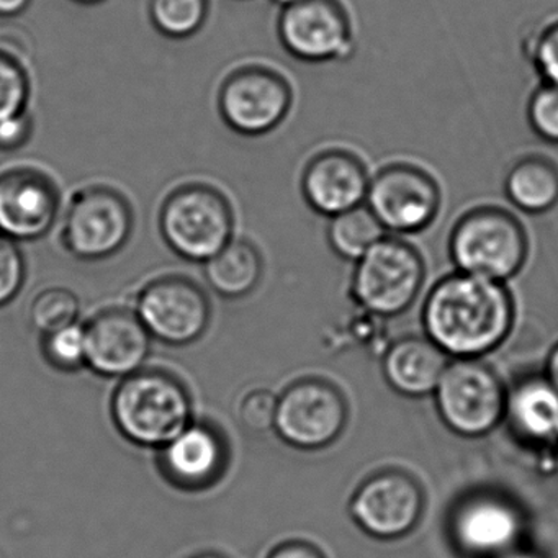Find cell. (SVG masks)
I'll list each match as a JSON object with an SVG mask.
<instances>
[{"instance_id":"cell-23","label":"cell","mask_w":558,"mask_h":558,"mask_svg":"<svg viewBox=\"0 0 558 558\" xmlns=\"http://www.w3.org/2000/svg\"><path fill=\"white\" fill-rule=\"evenodd\" d=\"M328 220L326 240L329 247L336 256L352 264L388 234L367 205L352 208Z\"/></svg>"},{"instance_id":"cell-38","label":"cell","mask_w":558,"mask_h":558,"mask_svg":"<svg viewBox=\"0 0 558 558\" xmlns=\"http://www.w3.org/2000/svg\"><path fill=\"white\" fill-rule=\"evenodd\" d=\"M191 558H225V557H221V555H218V554H198V555H194V557H191Z\"/></svg>"},{"instance_id":"cell-28","label":"cell","mask_w":558,"mask_h":558,"mask_svg":"<svg viewBox=\"0 0 558 558\" xmlns=\"http://www.w3.org/2000/svg\"><path fill=\"white\" fill-rule=\"evenodd\" d=\"M44 352L60 371H74L87 361L86 326L73 325L45 336Z\"/></svg>"},{"instance_id":"cell-19","label":"cell","mask_w":558,"mask_h":558,"mask_svg":"<svg viewBox=\"0 0 558 558\" xmlns=\"http://www.w3.org/2000/svg\"><path fill=\"white\" fill-rule=\"evenodd\" d=\"M446 367V352L429 338L401 339L388 349L384 361L388 381L407 395L436 390Z\"/></svg>"},{"instance_id":"cell-37","label":"cell","mask_w":558,"mask_h":558,"mask_svg":"<svg viewBox=\"0 0 558 558\" xmlns=\"http://www.w3.org/2000/svg\"><path fill=\"white\" fill-rule=\"evenodd\" d=\"M73 2H76V4L81 5H96L102 4V2H106V0H73Z\"/></svg>"},{"instance_id":"cell-4","label":"cell","mask_w":558,"mask_h":558,"mask_svg":"<svg viewBox=\"0 0 558 558\" xmlns=\"http://www.w3.org/2000/svg\"><path fill=\"white\" fill-rule=\"evenodd\" d=\"M352 266V299L377 316H398L410 310L427 279L421 251L395 234H387Z\"/></svg>"},{"instance_id":"cell-21","label":"cell","mask_w":558,"mask_h":558,"mask_svg":"<svg viewBox=\"0 0 558 558\" xmlns=\"http://www.w3.org/2000/svg\"><path fill=\"white\" fill-rule=\"evenodd\" d=\"M519 522L514 511L505 502L492 498L475 499L460 509L456 534L460 544L478 554L505 550L515 535Z\"/></svg>"},{"instance_id":"cell-25","label":"cell","mask_w":558,"mask_h":558,"mask_svg":"<svg viewBox=\"0 0 558 558\" xmlns=\"http://www.w3.org/2000/svg\"><path fill=\"white\" fill-rule=\"evenodd\" d=\"M31 323L40 335L47 336L77 322L80 300L63 287L44 290L31 305Z\"/></svg>"},{"instance_id":"cell-6","label":"cell","mask_w":558,"mask_h":558,"mask_svg":"<svg viewBox=\"0 0 558 558\" xmlns=\"http://www.w3.org/2000/svg\"><path fill=\"white\" fill-rule=\"evenodd\" d=\"M442 204L440 182L426 166L395 159L372 172L365 205L388 234L424 233L436 223Z\"/></svg>"},{"instance_id":"cell-10","label":"cell","mask_w":558,"mask_h":558,"mask_svg":"<svg viewBox=\"0 0 558 558\" xmlns=\"http://www.w3.org/2000/svg\"><path fill=\"white\" fill-rule=\"evenodd\" d=\"M210 300L198 283L166 276L143 287L136 315L153 338L171 345L197 341L210 323Z\"/></svg>"},{"instance_id":"cell-32","label":"cell","mask_w":558,"mask_h":558,"mask_svg":"<svg viewBox=\"0 0 558 558\" xmlns=\"http://www.w3.org/2000/svg\"><path fill=\"white\" fill-rule=\"evenodd\" d=\"M34 133V117L28 110L0 122V153L24 148Z\"/></svg>"},{"instance_id":"cell-17","label":"cell","mask_w":558,"mask_h":558,"mask_svg":"<svg viewBox=\"0 0 558 558\" xmlns=\"http://www.w3.org/2000/svg\"><path fill=\"white\" fill-rule=\"evenodd\" d=\"M223 444L210 427L189 424L161 452V470L179 488L210 485L223 465Z\"/></svg>"},{"instance_id":"cell-2","label":"cell","mask_w":558,"mask_h":558,"mask_svg":"<svg viewBox=\"0 0 558 558\" xmlns=\"http://www.w3.org/2000/svg\"><path fill=\"white\" fill-rule=\"evenodd\" d=\"M447 254L460 272L509 283L527 264L531 238L524 221L511 208L478 204L453 221Z\"/></svg>"},{"instance_id":"cell-27","label":"cell","mask_w":558,"mask_h":558,"mask_svg":"<svg viewBox=\"0 0 558 558\" xmlns=\"http://www.w3.org/2000/svg\"><path fill=\"white\" fill-rule=\"evenodd\" d=\"M525 119L541 142L558 146V86L538 83L525 104Z\"/></svg>"},{"instance_id":"cell-20","label":"cell","mask_w":558,"mask_h":558,"mask_svg":"<svg viewBox=\"0 0 558 558\" xmlns=\"http://www.w3.org/2000/svg\"><path fill=\"white\" fill-rule=\"evenodd\" d=\"M204 266L205 279L211 290L230 300L253 293L263 282L266 269L259 246L246 238L236 236Z\"/></svg>"},{"instance_id":"cell-36","label":"cell","mask_w":558,"mask_h":558,"mask_svg":"<svg viewBox=\"0 0 558 558\" xmlns=\"http://www.w3.org/2000/svg\"><path fill=\"white\" fill-rule=\"evenodd\" d=\"M274 5H277L279 9L289 8V5L296 4L300 0H270Z\"/></svg>"},{"instance_id":"cell-1","label":"cell","mask_w":558,"mask_h":558,"mask_svg":"<svg viewBox=\"0 0 558 558\" xmlns=\"http://www.w3.org/2000/svg\"><path fill=\"white\" fill-rule=\"evenodd\" d=\"M421 316L427 338L446 354L476 357L511 331L514 295L508 283L453 269L427 290Z\"/></svg>"},{"instance_id":"cell-34","label":"cell","mask_w":558,"mask_h":558,"mask_svg":"<svg viewBox=\"0 0 558 558\" xmlns=\"http://www.w3.org/2000/svg\"><path fill=\"white\" fill-rule=\"evenodd\" d=\"M32 0H0V19H12L24 14Z\"/></svg>"},{"instance_id":"cell-3","label":"cell","mask_w":558,"mask_h":558,"mask_svg":"<svg viewBox=\"0 0 558 558\" xmlns=\"http://www.w3.org/2000/svg\"><path fill=\"white\" fill-rule=\"evenodd\" d=\"M112 414L120 433L133 444L165 447L191 424V397L174 375L146 368L120 381Z\"/></svg>"},{"instance_id":"cell-15","label":"cell","mask_w":558,"mask_h":558,"mask_svg":"<svg viewBox=\"0 0 558 558\" xmlns=\"http://www.w3.org/2000/svg\"><path fill=\"white\" fill-rule=\"evenodd\" d=\"M89 367L104 377H126L142 368L149 354L151 335L136 312L110 308L86 325Z\"/></svg>"},{"instance_id":"cell-7","label":"cell","mask_w":558,"mask_h":558,"mask_svg":"<svg viewBox=\"0 0 558 558\" xmlns=\"http://www.w3.org/2000/svg\"><path fill=\"white\" fill-rule=\"evenodd\" d=\"M295 90L289 77L267 64H246L225 77L218 93L221 119L243 136H266L289 120Z\"/></svg>"},{"instance_id":"cell-31","label":"cell","mask_w":558,"mask_h":558,"mask_svg":"<svg viewBox=\"0 0 558 558\" xmlns=\"http://www.w3.org/2000/svg\"><path fill=\"white\" fill-rule=\"evenodd\" d=\"M279 400L269 390H254L240 404V421L253 433H267L276 426Z\"/></svg>"},{"instance_id":"cell-18","label":"cell","mask_w":558,"mask_h":558,"mask_svg":"<svg viewBox=\"0 0 558 558\" xmlns=\"http://www.w3.org/2000/svg\"><path fill=\"white\" fill-rule=\"evenodd\" d=\"M502 192L512 210L542 217L558 207V161L542 153L519 156L506 169Z\"/></svg>"},{"instance_id":"cell-11","label":"cell","mask_w":558,"mask_h":558,"mask_svg":"<svg viewBox=\"0 0 558 558\" xmlns=\"http://www.w3.org/2000/svg\"><path fill=\"white\" fill-rule=\"evenodd\" d=\"M436 395L444 421L463 436L488 433L505 407L498 378L485 365L470 359L447 365Z\"/></svg>"},{"instance_id":"cell-29","label":"cell","mask_w":558,"mask_h":558,"mask_svg":"<svg viewBox=\"0 0 558 558\" xmlns=\"http://www.w3.org/2000/svg\"><path fill=\"white\" fill-rule=\"evenodd\" d=\"M31 81L27 71L11 54L0 51V122L27 110Z\"/></svg>"},{"instance_id":"cell-39","label":"cell","mask_w":558,"mask_h":558,"mask_svg":"<svg viewBox=\"0 0 558 558\" xmlns=\"http://www.w3.org/2000/svg\"><path fill=\"white\" fill-rule=\"evenodd\" d=\"M508 558H535V557H532V555H527V554H512V555H509Z\"/></svg>"},{"instance_id":"cell-5","label":"cell","mask_w":558,"mask_h":558,"mask_svg":"<svg viewBox=\"0 0 558 558\" xmlns=\"http://www.w3.org/2000/svg\"><path fill=\"white\" fill-rule=\"evenodd\" d=\"M172 251L192 263H207L234 238L233 205L208 184H187L166 198L159 217Z\"/></svg>"},{"instance_id":"cell-9","label":"cell","mask_w":558,"mask_h":558,"mask_svg":"<svg viewBox=\"0 0 558 558\" xmlns=\"http://www.w3.org/2000/svg\"><path fill=\"white\" fill-rule=\"evenodd\" d=\"M133 230L129 201L104 185L81 189L73 195L63 227L64 250L84 260H99L119 253Z\"/></svg>"},{"instance_id":"cell-30","label":"cell","mask_w":558,"mask_h":558,"mask_svg":"<svg viewBox=\"0 0 558 558\" xmlns=\"http://www.w3.org/2000/svg\"><path fill=\"white\" fill-rule=\"evenodd\" d=\"M27 277V266L17 241L0 233V306L15 299Z\"/></svg>"},{"instance_id":"cell-26","label":"cell","mask_w":558,"mask_h":558,"mask_svg":"<svg viewBox=\"0 0 558 558\" xmlns=\"http://www.w3.org/2000/svg\"><path fill=\"white\" fill-rule=\"evenodd\" d=\"M524 51L538 83L558 86V15L542 22L525 37Z\"/></svg>"},{"instance_id":"cell-22","label":"cell","mask_w":558,"mask_h":558,"mask_svg":"<svg viewBox=\"0 0 558 558\" xmlns=\"http://www.w3.org/2000/svg\"><path fill=\"white\" fill-rule=\"evenodd\" d=\"M512 423L532 440L558 437V390L545 380H529L515 388L509 401Z\"/></svg>"},{"instance_id":"cell-16","label":"cell","mask_w":558,"mask_h":558,"mask_svg":"<svg viewBox=\"0 0 558 558\" xmlns=\"http://www.w3.org/2000/svg\"><path fill=\"white\" fill-rule=\"evenodd\" d=\"M421 505V492L413 480L401 473H387L359 489L352 514L372 535L398 537L416 524Z\"/></svg>"},{"instance_id":"cell-35","label":"cell","mask_w":558,"mask_h":558,"mask_svg":"<svg viewBox=\"0 0 558 558\" xmlns=\"http://www.w3.org/2000/svg\"><path fill=\"white\" fill-rule=\"evenodd\" d=\"M548 378H550V384L554 385L558 390V344L551 349L550 357H548Z\"/></svg>"},{"instance_id":"cell-12","label":"cell","mask_w":558,"mask_h":558,"mask_svg":"<svg viewBox=\"0 0 558 558\" xmlns=\"http://www.w3.org/2000/svg\"><path fill=\"white\" fill-rule=\"evenodd\" d=\"M372 171L359 153L326 146L310 156L300 175L303 201L325 218L365 205Z\"/></svg>"},{"instance_id":"cell-8","label":"cell","mask_w":558,"mask_h":558,"mask_svg":"<svg viewBox=\"0 0 558 558\" xmlns=\"http://www.w3.org/2000/svg\"><path fill=\"white\" fill-rule=\"evenodd\" d=\"M276 32L286 53L302 63H335L354 53V21L344 0H300L279 9Z\"/></svg>"},{"instance_id":"cell-13","label":"cell","mask_w":558,"mask_h":558,"mask_svg":"<svg viewBox=\"0 0 558 558\" xmlns=\"http://www.w3.org/2000/svg\"><path fill=\"white\" fill-rule=\"evenodd\" d=\"M60 204L53 179L38 169L15 168L0 174V233L17 243L44 238L57 221Z\"/></svg>"},{"instance_id":"cell-14","label":"cell","mask_w":558,"mask_h":558,"mask_svg":"<svg viewBox=\"0 0 558 558\" xmlns=\"http://www.w3.org/2000/svg\"><path fill=\"white\" fill-rule=\"evenodd\" d=\"M341 395L318 381H306L283 393L277 407L276 427L287 442L303 449L326 446L344 426Z\"/></svg>"},{"instance_id":"cell-24","label":"cell","mask_w":558,"mask_h":558,"mask_svg":"<svg viewBox=\"0 0 558 558\" xmlns=\"http://www.w3.org/2000/svg\"><path fill=\"white\" fill-rule=\"evenodd\" d=\"M148 12L159 34L181 40L204 27L210 0H149Z\"/></svg>"},{"instance_id":"cell-33","label":"cell","mask_w":558,"mask_h":558,"mask_svg":"<svg viewBox=\"0 0 558 558\" xmlns=\"http://www.w3.org/2000/svg\"><path fill=\"white\" fill-rule=\"evenodd\" d=\"M270 558H323L316 548L306 544H289L277 548Z\"/></svg>"}]
</instances>
